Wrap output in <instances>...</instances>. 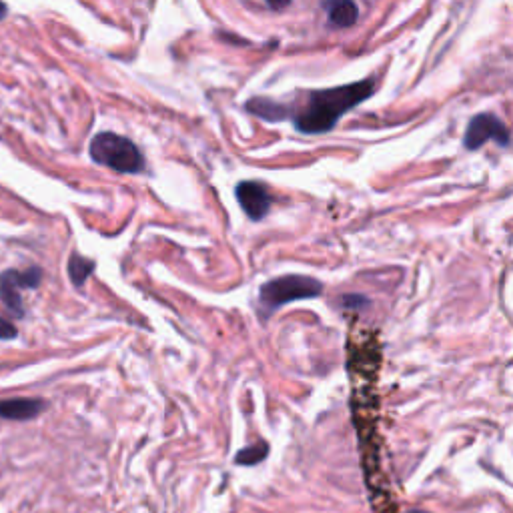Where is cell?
Returning <instances> with one entry per match:
<instances>
[{"label":"cell","mask_w":513,"mask_h":513,"mask_svg":"<svg viewBox=\"0 0 513 513\" xmlns=\"http://www.w3.org/2000/svg\"><path fill=\"white\" fill-rule=\"evenodd\" d=\"M377 85L373 79H365L355 85H343L323 91L307 93V105L293 115V125L305 135H323L337 127L345 113L365 103Z\"/></svg>","instance_id":"1"},{"label":"cell","mask_w":513,"mask_h":513,"mask_svg":"<svg viewBox=\"0 0 513 513\" xmlns=\"http://www.w3.org/2000/svg\"><path fill=\"white\" fill-rule=\"evenodd\" d=\"M323 293V283L305 277V275H285L267 281L259 289V313L261 319L267 321L273 313H277L281 307L303 301V299H315Z\"/></svg>","instance_id":"2"},{"label":"cell","mask_w":513,"mask_h":513,"mask_svg":"<svg viewBox=\"0 0 513 513\" xmlns=\"http://www.w3.org/2000/svg\"><path fill=\"white\" fill-rule=\"evenodd\" d=\"M91 159L97 165L109 167L123 175H139L145 171V157L139 147L117 133H99L89 147Z\"/></svg>","instance_id":"3"},{"label":"cell","mask_w":513,"mask_h":513,"mask_svg":"<svg viewBox=\"0 0 513 513\" xmlns=\"http://www.w3.org/2000/svg\"><path fill=\"white\" fill-rule=\"evenodd\" d=\"M43 281L41 267H29L27 271L9 269L0 275V299L15 317H25L21 289H37Z\"/></svg>","instance_id":"4"},{"label":"cell","mask_w":513,"mask_h":513,"mask_svg":"<svg viewBox=\"0 0 513 513\" xmlns=\"http://www.w3.org/2000/svg\"><path fill=\"white\" fill-rule=\"evenodd\" d=\"M487 141H493L499 147H507L511 137H509L505 123L499 117H495L491 113H481L469 121V127L463 137V147L467 151H477Z\"/></svg>","instance_id":"5"},{"label":"cell","mask_w":513,"mask_h":513,"mask_svg":"<svg viewBox=\"0 0 513 513\" xmlns=\"http://www.w3.org/2000/svg\"><path fill=\"white\" fill-rule=\"evenodd\" d=\"M235 197L251 221H261L271 211V195L261 183L243 181L235 187Z\"/></svg>","instance_id":"6"},{"label":"cell","mask_w":513,"mask_h":513,"mask_svg":"<svg viewBox=\"0 0 513 513\" xmlns=\"http://www.w3.org/2000/svg\"><path fill=\"white\" fill-rule=\"evenodd\" d=\"M47 409V401L35 397H13L0 399V419L9 421H31Z\"/></svg>","instance_id":"7"},{"label":"cell","mask_w":513,"mask_h":513,"mask_svg":"<svg viewBox=\"0 0 513 513\" xmlns=\"http://www.w3.org/2000/svg\"><path fill=\"white\" fill-rule=\"evenodd\" d=\"M245 109L251 115H255L267 123H281L291 117V109L287 105H281V103L265 99V97H255V99L247 101Z\"/></svg>","instance_id":"8"},{"label":"cell","mask_w":513,"mask_h":513,"mask_svg":"<svg viewBox=\"0 0 513 513\" xmlns=\"http://www.w3.org/2000/svg\"><path fill=\"white\" fill-rule=\"evenodd\" d=\"M325 9L329 11V25L337 29H349L359 19V7L355 3H327Z\"/></svg>","instance_id":"9"},{"label":"cell","mask_w":513,"mask_h":513,"mask_svg":"<svg viewBox=\"0 0 513 513\" xmlns=\"http://www.w3.org/2000/svg\"><path fill=\"white\" fill-rule=\"evenodd\" d=\"M97 263L79 255V253H73L71 259H69V277L73 281L75 287H83L87 283V279L93 275Z\"/></svg>","instance_id":"10"},{"label":"cell","mask_w":513,"mask_h":513,"mask_svg":"<svg viewBox=\"0 0 513 513\" xmlns=\"http://www.w3.org/2000/svg\"><path fill=\"white\" fill-rule=\"evenodd\" d=\"M267 455H269V445L265 441H259V443H253V445L241 449L235 457V463H239V465H257Z\"/></svg>","instance_id":"11"},{"label":"cell","mask_w":513,"mask_h":513,"mask_svg":"<svg viewBox=\"0 0 513 513\" xmlns=\"http://www.w3.org/2000/svg\"><path fill=\"white\" fill-rule=\"evenodd\" d=\"M343 307L345 309H365L369 307V299L363 297V295H345L343 297Z\"/></svg>","instance_id":"12"},{"label":"cell","mask_w":513,"mask_h":513,"mask_svg":"<svg viewBox=\"0 0 513 513\" xmlns=\"http://www.w3.org/2000/svg\"><path fill=\"white\" fill-rule=\"evenodd\" d=\"M17 335H19V331L11 321L0 319V339H15Z\"/></svg>","instance_id":"13"},{"label":"cell","mask_w":513,"mask_h":513,"mask_svg":"<svg viewBox=\"0 0 513 513\" xmlns=\"http://www.w3.org/2000/svg\"><path fill=\"white\" fill-rule=\"evenodd\" d=\"M7 13H9V7L5 3H0V21L7 17Z\"/></svg>","instance_id":"14"},{"label":"cell","mask_w":513,"mask_h":513,"mask_svg":"<svg viewBox=\"0 0 513 513\" xmlns=\"http://www.w3.org/2000/svg\"><path fill=\"white\" fill-rule=\"evenodd\" d=\"M269 9H275V11H281V9H287L289 7V3H281V5H275V3H269L267 5Z\"/></svg>","instance_id":"15"},{"label":"cell","mask_w":513,"mask_h":513,"mask_svg":"<svg viewBox=\"0 0 513 513\" xmlns=\"http://www.w3.org/2000/svg\"><path fill=\"white\" fill-rule=\"evenodd\" d=\"M411 513H425V511H411Z\"/></svg>","instance_id":"16"}]
</instances>
